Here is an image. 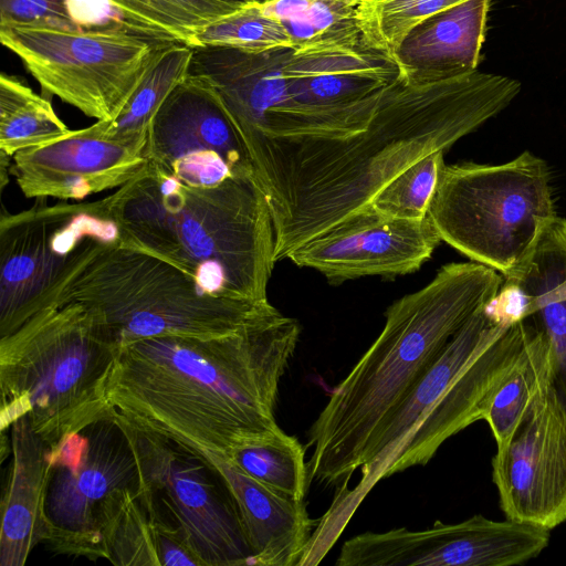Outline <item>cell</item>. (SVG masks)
<instances>
[{"instance_id":"obj_22","label":"cell","mask_w":566,"mask_h":566,"mask_svg":"<svg viewBox=\"0 0 566 566\" xmlns=\"http://www.w3.org/2000/svg\"><path fill=\"white\" fill-rule=\"evenodd\" d=\"M554 379L552 347L547 336L537 327L518 358L493 392L483 420L496 442L503 446Z\"/></svg>"},{"instance_id":"obj_9","label":"cell","mask_w":566,"mask_h":566,"mask_svg":"<svg viewBox=\"0 0 566 566\" xmlns=\"http://www.w3.org/2000/svg\"><path fill=\"white\" fill-rule=\"evenodd\" d=\"M43 92L88 117L113 120L144 76L176 43L124 31L0 28Z\"/></svg>"},{"instance_id":"obj_28","label":"cell","mask_w":566,"mask_h":566,"mask_svg":"<svg viewBox=\"0 0 566 566\" xmlns=\"http://www.w3.org/2000/svg\"><path fill=\"white\" fill-rule=\"evenodd\" d=\"M190 46H223L262 52L291 48V42L282 24L264 12L261 0H252L197 29Z\"/></svg>"},{"instance_id":"obj_19","label":"cell","mask_w":566,"mask_h":566,"mask_svg":"<svg viewBox=\"0 0 566 566\" xmlns=\"http://www.w3.org/2000/svg\"><path fill=\"white\" fill-rule=\"evenodd\" d=\"M491 0H464L412 29L394 55L402 78L442 81L478 70Z\"/></svg>"},{"instance_id":"obj_25","label":"cell","mask_w":566,"mask_h":566,"mask_svg":"<svg viewBox=\"0 0 566 566\" xmlns=\"http://www.w3.org/2000/svg\"><path fill=\"white\" fill-rule=\"evenodd\" d=\"M71 129L49 99L4 73L0 76V153L12 157L25 148L55 140Z\"/></svg>"},{"instance_id":"obj_12","label":"cell","mask_w":566,"mask_h":566,"mask_svg":"<svg viewBox=\"0 0 566 566\" xmlns=\"http://www.w3.org/2000/svg\"><path fill=\"white\" fill-rule=\"evenodd\" d=\"M42 543L55 554L104 558L98 512L114 490H138L139 470L118 419L103 417L51 449Z\"/></svg>"},{"instance_id":"obj_7","label":"cell","mask_w":566,"mask_h":566,"mask_svg":"<svg viewBox=\"0 0 566 566\" xmlns=\"http://www.w3.org/2000/svg\"><path fill=\"white\" fill-rule=\"evenodd\" d=\"M66 303L84 306L119 347L166 335L224 336L276 311L206 294L172 263L120 240L99 241L75 266L53 305Z\"/></svg>"},{"instance_id":"obj_32","label":"cell","mask_w":566,"mask_h":566,"mask_svg":"<svg viewBox=\"0 0 566 566\" xmlns=\"http://www.w3.org/2000/svg\"><path fill=\"white\" fill-rule=\"evenodd\" d=\"M151 526L160 566H200L177 532L159 524Z\"/></svg>"},{"instance_id":"obj_6","label":"cell","mask_w":566,"mask_h":566,"mask_svg":"<svg viewBox=\"0 0 566 566\" xmlns=\"http://www.w3.org/2000/svg\"><path fill=\"white\" fill-rule=\"evenodd\" d=\"M119 348L77 303L45 307L0 337L1 432L27 415L53 449L112 415L107 386Z\"/></svg>"},{"instance_id":"obj_16","label":"cell","mask_w":566,"mask_h":566,"mask_svg":"<svg viewBox=\"0 0 566 566\" xmlns=\"http://www.w3.org/2000/svg\"><path fill=\"white\" fill-rule=\"evenodd\" d=\"M440 241L428 217L397 219L367 205L294 249L287 259L318 271L331 284L368 275L392 279L419 270Z\"/></svg>"},{"instance_id":"obj_10","label":"cell","mask_w":566,"mask_h":566,"mask_svg":"<svg viewBox=\"0 0 566 566\" xmlns=\"http://www.w3.org/2000/svg\"><path fill=\"white\" fill-rule=\"evenodd\" d=\"M114 416L135 451L138 499L150 522L177 532L200 566H252L238 509L217 471L188 447Z\"/></svg>"},{"instance_id":"obj_2","label":"cell","mask_w":566,"mask_h":566,"mask_svg":"<svg viewBox=\"0 0 566 566\" xmlns=\"http://www.w3.org/2000/svg\"><path fill=\"white\" fill-rule=\"evenodd\" d=\"M301 326L279 310L219 337L166 335L119 348L107 397L132 426L226 457L280 429L274 410Z\"/></svg>"},{"instance_id":"obj_17","label":"cell","mask_w":566,"mask_h":566,"mask_svg":"<svg viewBox=\"0 0 566 566\" xmlns=\"http://www.w3.org/2000/svg\"><path fill=\"white\" fill-rule=\"evenodd\" d=\"M495 303L514 319L525 318L548 338L553 384L566 401V220L547 219L527 256L503 276Z\"/></svg>"},{"instance_id":"obj_4","label":"cell","mask_w":566,"mask_h":566,"mask_svg":"<svg viewBox=\"0 0 566 566\" xmlns=\"http://www.w3.org/2000/svg\"><path fill=\"white\" fill-rule=\"evenodd\" d=\"M105 199L123 244L172 263L211 296L269 302L275 237L254 177L191 187L147 164Z\"/></svg>"},{"instance_id":"obj_31","label":"cell","mask_w":566,"mask_h":566,"mask_svg":"<svg viewBox=\"0 0 566 566\" xmlns=\"http://www.w3.org/2000/svg\"><path fill=\"white\" fill-rule=\"evenodd\" d=\"M0 28L80 30L66 0H0Z\"/></svg>"},{"instance_id":"obj_26","label":"cell","mask_w":566,"mask_h":566,"mask_svg":"<svg viewBox=\"0 0 566 566\" xmlns=\"http://www.w3.org/2000/svg\"><path fill=\"white\" fill-rule=\"evenodd\" d=\"M155 35L190 45L193 32L239 8L230 0H105ZM247 2V1H245Z\"/></svg>"},{"instance_id":"obj_13","label":"cell","mask_w":566,"mask_h":566,"mask_svg":"<svg viewBox=\"0 0 566 566\" xmlns=\"http://www.w3.org/2000/svg\"><path fill=\"white\" fill-rule=\"evenodd\" d=\"M146 157L148 165L191 187L254 177L248 149L221 101L208 84L190 74L155 114Z\"/></svg>"},{"instance_id":"obj_14","label":"cell","mask_w":566,"mask_h":566,"mask_svg":"<svg viewBox=\"0 0 566 566\" xmlns=\"http://www.w3.org/2000/svg\"><path fill=\"white\" fill-rule=\"evenodd\" d=\"M509 520L552 530L566 522V402L552 384L492 460Z\"/></svg>"},{"instance_id":"obj_33","label":"cell","mask_w":566,"mask_h":566,"mask_svg":"<svg viewBox=\"0 0 566 566\" xmlns=\"http://www.w3.org/2000/svg\"><path fill=\"white\" fill-rule=\"evenodd\" d=\"M230 1H243V2H245V1H252V0H230Z\"/></svg>"},{"instance_id":"obj_1","label":"cell","mask_w":566,"mask_h":566,"mask_svg":"<svg viewBox=\"0 0 566 566\" xmlns=\"http://www.w3.org/2000/svg\"><path fill=\"white\" fill-rule=\"evenodd\" d=\"M521 84L478 70L415 83L401 75L365 129L343 137H243L274 228V260L369 205L391 178L503 111Z\"/></svg>"},{"instance_id":"obj_23","label":"cell","mask_w":566,"mask_h":566,"mask_svg":"<svg viewBox=\"0 0 566 566\" xmlns=\"http://www.w3.org/2000/svg\"><path fill=\"white\" fill-rule=\"evenodd\" d=\"M104 558L118 566H160L155 536L137 490L119 488L102 502L98 512Z\"/></svg>"},{"instance_id":"obj_29","label":"cell","mask_w":566,"mask_h":566,"mask_svg":"<svg viewBox=\"0 0 566 566\" xmlns=\"http://www.w3.org/2000/svg\"><path fill=\"white\" fill-rule=\"evenodd\" d=\"M464 0H359L358 24L364 41L391 57L422 21Z\"/></svg>"},{"instance_id":"obj_20","label":"cell","mask_w":566,"mask_h":566,"mask_svg":"<svg viewBox=\"0 0 566 566\" xmlns=\"http://www.w3.org/2000/svg\"><path fill=\"white\" fill-rule=\"evenodd\" d=\"M12 462L1 501L0 566H23L43 541L51 447L27 415L10 426Z\"/></svg>"},{"instance_id":"obj_27","label":"cell","mask_w":566,"mask_h":566,"mask_svg":"<svg viewBox=\"0 0 566 566\" xmlns=\"http://www.w3.org/2000/svg\"><path fill=\"white\" fill-rule=\"evenodd\" d=\"M193 48L185 43L172 45L144 76L122 112L105 120L109 133L147 135L149 125L174 88L187 76Z\"/></svg>"},{"instance_id":"obj_18","label":"cell","mask_w":566,"mask_h":566,"mask_svg":"<svg viewBox=\"0 0 566 566\" xmlns=\"http://www.w3.org/2000/svg\"><path fill=\"white\" fill-rule=\"evenodd\" d=\"M186 447L211 465L226 484L252 552V566H298L317 525L304 501L258 483L223 454Z\"/></svg>"},{"instance_id":"obj_5","label":"cell","mask_w":566,"mask_h":566,"mask_svg":"<svg viewBox=\"0 0 566 566\" xmlns=\"http://www.w3.org/2000/svg\"><path fill=\"white\" fill-rule=\"evenodd\" d=\"M535 332L494 300L473 314L375 436L361 478L336 492L319 528L338 539L371 489L382 479L426 465L449 438L484 413L496 387Z\"/></svg>"},{"instance_id":"obj_11","label":"cell","mask_w":566,"mask_h":566,"mask_svg":"<svg viewBox=\"0 0 566 566\" xmlns=\"http://www.w3.org/2000/svg\"><path fill=\"white\" fill-rule=\"evenodd\" d=\"M46 199L0 216V337L52 306L62 283L99 241L120 240L105 198L55 205Z\"/></svg>"},{"instance_id":"obj_15","label":"cell","mask_w":566,"mask_h":566,"mask_svg":"<svg viewBox=\"0 0 566 566\" xmlns=\"http://www.w3.org/2000/svg\"><path fill=\"white\" fill-rule=\"evenodd\" d=\"M146 143L147 135L113 134L96 120L15 153L9 171L27 198L83 200L139 175L148 164Z\"/></svg>"},{"instance_id":"obj_8","label":"cell","mask_w":566,"mask_h":566,"mask_svg":"<svg viewBox=\"0 0 566 566\" xmlns=\"http://www.w3.org/2000/svg\"><path fill=\"white\" fill-rule=\"evenodd\" d=\"M555 214L547 164L524 151L501 165L444 164L427 217L442 241L505 276Z\"/></svg>"},{"instance_id":"obj_30","label":"cell","mask_w":566,"mask_h":566,"mask_svg":"<svg viewBox=\"0 0 566 566\" xmlns=\"http://www.w3.org/2000/svg\"><path fill=\"white\" fill-rule=\"evenodd\" d=\"M443 166L442 150L423 156L382 186L369 205L391 218H427Z\"/></svg>"},{"instance_id":"obj_21","label":"cell","mask_w":566,"mask_h":566,"mask_svg":"<svg viewBox=\"0 0 566 566\" xmlns=\"http://www.w3.org/2000/svg\"><path fill=\"white\" fill-rule=\"evenodd\" d=\"M298 53L357 50L367 43L358 24L359 0H261Z\"/></svg>"},{"instance_id":"obj_3","label":"cell","mask_w":566,"mask_h":566,"mask_svg":"<svg viewBox=\"0 0 566 566\" xmlns=\"http://www.w3.org/2000/svg\"><path fill=\"white\" fill-rule=\"evenodd\" d=\"M503 275L478 263L443 265L386 311L375 342L333 389L308 430L310 482L346 488L382 424L452 336L497 295Z\"/></svg>"},{"instance_id":"obj_24","label":"cell","mask_w":566,"mask_h":566,"mask_svg":"<svg viewBox=\"0 0 566 566\" xmlns=\"http://www.w3.org/2000/svg\"><path fill=\"white\" fill-rule=\"evenodd\" d=\"M229 460L265 488L304 501L310 486L305 449L281 428L235 449Z\"/></svg>"}]
</instances>
